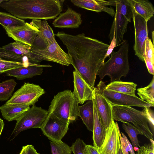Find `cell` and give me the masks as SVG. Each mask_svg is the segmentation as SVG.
<instances>
[{"label":"cell","mask_w":154,"mask_h":154,"mask_svg":"<svg viewBox=\"0 0 154 154\" xmlns=\"http://www.w3.org/2000/svg\"><path fill=\"white\" fill-rule=\"evenodd\" d=\"M55 35L66 47L75 70L94 88L98 72L104 63L109 45L86 36L84 33L75 35L60 32Z\"/></svg>","instance_id":"obj_1"},{"label":"cell","mask_w":154,"mask_h":154,"mask_svg":"<svg viewBox=\"0 0 154 154\" xmlns=\"http://www.w3.org/2000/svg\"><path fill=\"white\" fill-rule=\"evenodd\" d=\"M64 0H7L0 6L21 19L48 20L56 18L62 11Z\"/></svg>","instance_id":"obj_2"},{"label":"cell","mask_w":154,"mask_h":154,"mask_svg":"<svg viewBox=\"0 0 154 154\" xmlns=\"http://www.w3.org/2000/svg\"><path fill=\"white\" fill-rule=\"evenodd\" d=\"M120 45L117 51L112 52L109 59L99 69L97 75L101 80L108 75L110 78L111 82L120 80L122 77H125L128 73L130 66L128 41L124 40Z\"/></svg>","instance_id":"obj_3"},{"label":"cell","mask_w":154,"mask_h":154,"mask_svg":"<svg viewBox=\"0 0 154 154\" xmlns=\"http://www.w3.org/2000/svg\"><path fill=\"white\" fill-rule=\"evenodd\" d=\"M79 104L73 92L70 90H65L54 96L48 111L70 123L78 117Z\"/></svg>","instance_id":"obj_4"},{"label":"cell","mask_w":154,"mask_h":154,"mask_svg":"<svg viewBox=\"0 0 154 154\" xmlns=\"http://www.w3.org/2000/svg\"><path fill=\"white\" fill-rule=\"evenodd\" d=\"M113 119L123 123L131 122L140 135L153 140V134L149 123L142 111L130 106H112Z\"/></svg>","instance_id":"obj_5"},{"label":"cell","mask_w":154,"mask_h":154,"mask_svg":"<svg viewBox=\"0 0 154 154\" xmlns=\"http://www.w3.org/2000/svg\"><path fill=\"white\" fill-rule=\"evenodd\" d=\"M31 52L30 61L32 63L38 64L43 60L66 66L72 63L71 59L68 54L64 51L55 40L45 49L39 50L31 48Z\"/></svg>","instance_id":"obj_6"},{"label":"cell","mask_w":154,"mask_h":154,"mask_svg":"<svg viewBox=\"0 0 154 154\" xmlns=\"http://www.w3.org/2000/svg\"><path fill=\"white\" fill-rule=\"evenodd\" d=\"M48 110L35 105L25 112L17 122L11 134L14 137L21 132L32 128H41L48 114Z\"/></svg>","instance_id":"obj_7"},{"label":"cell","mask_w":154,"mask_h":154,"mask_svg":"<svg viewBox=\"0 0 154 154\" xmlns=\"http://www.w3.org/2000/svg\"><path fill=\"white\" fill-rule=\"evenodd\" d=\"M45 93L44 90L39 85L25 82L5 104L8 105L32 106Z\"/></svg>","instance_id":"obj_8"},{"label":"cell","mask_w":154,"mask_h":154,"mask_svg":"<svg viewBox=\"0 0 154 154\" xmlns=\"http://www.w3.org/2000/svg\"><path fill=\"white\" fill-rule=\"evenodd\" d=\"M106 85L100 81L97 88L100 93L110 103L112 106H115L145 107H154V106L144 101L136 96H133L125 94L107 90Z\"/></svg>","instance_id":"obj_9"},{"label":"cell","mask_w":154,"mask_h":154,"mask_svg":"<svg viewBox=\"0 0 154 154\" xmlns=\"http://www.w3.org/2000/svg\"><path fill=\"white\" fill-rule=\"evenodd\" d=\"M69 124L48 112L40 129L51 141L61 143L69 129Z\"/></svg>","instance_id":"obj_10"},{"label":"cell","mask_w":154,"mask_h":154,"mask_svg":"<svg viewBox=\"0 0 154 154\" xmlns=\"http://www.w3.org/2000/svg\"><path fill=\"white\" fill-rule=\"evenodd\" d=\"M133 20L134 25L135 41L133 46L135 55L144 62L145 41L148 37L147 22L136 13L134 9Z\"/></svg>","instance_id":"obj_11"},{"label":"cell","mask_w":154,"mask_h":154,"mask_svg":"<svg viewBox=\"0 0 154 154\" xmlns=\"http://www.w3.org/2000/svg\"><path fill=\"white\" fill-rule=\"evenodd\" d=\"M39 30L31 47L32 49L42 50L46 48L55 40V34L47 20H33L30 23Z\"/></svg>","instance_id":"obj_12"},{"label":"cell","mask_w":154,"mask_h":154,"mask_svg":"<svg viewBox=\"0 0 154 154\" xmlns=\"http://www.w3.org/2000/svg\"><path fill=\"white\" fill-rule=\"evenodd\" d=\"M93 99L94 100L101 123L106 130L114 121L112 106L97 88H94L93 90Z\"/></svg>","instance_id":"obj_13"},{"label":"cell","mask_w":154,"mask_h":154,"mask_svg":"<svg viewBox=\"0 0 154 154\" xmlns=\"http://www.w3.org/2000/svg\"><path fill=\"white\" fill-rule=\"evenodd\" d=\"M119 130L118 123L113 121L106 130V135L102 145L97 148L100 154H117L120 141Z\"/></svg>","instance_id":"obj_14"},{"label":"cell","mask_w":154,"mask_h":154,"mask_svg":"<svg viewBox=\"0 0 154 154\" xmlns=\"http://www.w3.org/2000/svg\"><path fill=\"white\" fill-rule=\"evenodd\" d=\"M6 31L8 36L16 42L31 47L39 30L30 23H26L22 27Z\"/></svg>","instance_id":"obj_15"},{"label":"cell","mask_w":154,"mask_h":154,"mask_svg":"<svg viewBox=\"0 0 154 154\" xmlns=\"http://www.w3.org/2000/svg\"><path fill=\"white\" fill-rule=\"evenodd\" d=\"M74 89L72 92L79 104L92 100L94 88L89 86L75 70L73 72Z\"/></svg>","instance_id":"obj_16"},{"label":"cell","mask_w":154,"mask_h":154,"mask_svg":"<svg viewBox=\"0 0 154 154\" xmlns=\"http://www.w3.org/2000/svg\"><path fill=\"white\" fill-rule=\"evenodd\" d=\"M82 21L81 14L68 6L66 11L60 14L52 24L57 28L76 29L79 27Z\"/></svg>","instance_id":"obj_17"},{"label":"cell","mask_w":154,"mask_h":154,"mask_svg":"<svg viewBox=\"0 0 154 154\" xmlns=\"http://www.w3.org/2000/svg\"><path fill=\"white\" fill-rule=\"evenodd\" d=\"M114 20L108 35L110 43L113 36L116 42V46L121 45L124 41L125 34L127 31V26L129 21L123 15L116 10L114 17Z\"/></svg>","instance_id":"obj_18"},{"label":"cell","mask_w":154,"mask_h":154,"mask_svg":"<svg viewBox=\"0 0 154 154\" xmlns=\"http://www.w3.org/2000/svg\"><path fill=\"white\" fill-rule=\"evenodd\" d=\"M51 66L49 65H42L32 63L27 66L11 69L3 74L5 75L15 77L18 80H22L41 75L43 72V67Z\"/></svg>","instance_id":"obj_19"},{"label":"cell","mask_w":154,"mask_h":154,"mask_svg":"<svg viewBox=\"0 0 154 154\" xmlns=\"http://www.w3.org/2000/svg\"><path fill=\"white\" fill-rule=\"evenodd\" d=\"M75 5L87 10L97 12H104L114 17L115 11L111 7H108V1L103 0H72Z\"/></svg>","instance_id":"obj_20"},{"label":"cell","mask_w":154,"mask_h":154,"mask_svg":"<svg viewBox=\"0 0 154 154\" xmlns=\"http://www.w3.org/2000/svg\"><path fill=\"white\" fill-rule=\"evenodd\" d=\"M94 112V123L92 138L93 146L98 148L102 145L105 139L106 130L102 125L97 112L94 100L92 99Z\"/></svg>","instance_id":"obj_21"},{"label":"cell","mask_w":154,"mask_h":154,"mask_svg":"<svg viewBox=\"0 0 154 154\" xmlns=\"http://www.w3.org/2000/svg\"><path fill=\"white\" fill-rule=\"evenodd\" d=\"M30 108L29 106L8 105L4 104L0 106V111L3 118L8 121H17Z\"/></svg>","instance_id":"obj_22"},{"label":"cell","mask_w":154,"mask_h":154,"mask_svg":"<svg viewBox=\"0 0 154 154\" xmlns=\"http://www.w3.org/2000/svg\"><path fill=\"white\" fill-rule=\"evenodd\" d=\"M78 116L82 119L87 129L93 132L94 112L92 100H88L85 104L82 106H79Z\"/></svg>","instance_id":"obj_23"},{"label":"cell","mask_w":154,"mask_h":154,"mask_svg":"<svg viewBox=\"0 0 154 154\" xmlns=\"http://www.w3.org/2000/svg\"><path fill=\"white\" fill-rule=\"evenodd\" d=\"M135 12L147 22L153 16L154 9L152 4L147 0H131Z\"/></svg>","instance_id":"obj_24"},{"label":"cell","mask_w":154,"mask_h":154,"mask_svg":"<svg viewBox=\"0 0 154 154\" xmlns=\"http://www.w3.org/2000/svg\"><path fill=\"white\" fill-rule=\"evenodd\" d=\"M137 85L132 82H127L121 80L116 81L106 85V90L135 96V92Z\"/></svg>","instance_id":"obj_25"},{"label":"cell","mask_w":154,"mask_h":154,"mask_svg":"<svg viewBox=\"0 0 154 154\" xmlns=\"http://www.w3.org/2000/svg\"><path fill=\"white\" fill-rule=\"evenodd\" d=\"M108 6L116 7V10L124 16L129 22L133 17L134 8L131 0H108Z\"/></svg>","instance_id":"obj_26"},{"label":"cell","mask_w":154,"mask_h":154,"mask_svg":"<svg viewBox=\"0 0 154 154\" xmlns=\"http://www.w3.org/2000/svg\"><path fill=\"white\" fill-rule=\"evenodd\" d=\"M25 21L8 13L0 12V24L5 31L20 27L25 24Z\"/></svg>","instance_id":"obj_27"},{"label":"cell","mask_w":154,"mask_h":154,"mask_svg":"<svg viewBox=\"0 0 154 154\" xmlns=\"http://www.w3.org/2000/svg\"><path fill=\"white\" fill-rule=\"evenodd\" d=\"M4 50L18 56L27 58L30 61L31 58V47L20 42L9 43L2 47Z\"/></svg>","instance_id":"obj_28"},{"label":"cell","mask_w":154,"mask_h":154,"mask_svg":"<svg viewBox=\"0 0 154 154\" xmlns=\"http://www.w3.org/2000/svg\"><path fill=\"white\" fill-rule=\"evenodd\" d=\"M17 84L13 79L6 80L0 83V101L11 98Z\"/></svg>","instance_id":"obj_29"},{"label":"cell","mask_w":154,"mask_h":154,"mask_svg":"<svg viewBox=\"0 0 154 154\" xmlns=\"http://www.w3.org/2000/svg\"><path fill=\"white\" fill-rule=\"evenodd\" d=\"M137 94L142 100L153 106L154 104V77L146 86L137 89Z\"/></svg>","instance_id":"obj_30"},{"label":"cell","mask_w":154,"mask_h":154,"mask_svg":"<svg viewBox=\"0 0 154 154\" xmlns=\"http://www.w3.org/2000/svg\"><path fill=\"white\" fill-rule=\"evenodd\" d=\"M123 129L129 136L132 144L134 150L137 152L140 147L138 139V135L140 134L136 129L129 123L122 125Z\"/></svg>","instance_id":"obj_31"},{"label":"cell","mask_w":154,"mask_h":154,"mask_svg":"<svg viewBox=\"0 0 154 154\" xmlns=\"http://www.w3.org/2000/svg\"><path fill=\"white\" fill-rule=\"evenodd\" d=\"M32 63L28 62H19L9 61L0 58V74L11 69L27 66Z\"/></svg>","instance_id":"obj_32"},{"label":"cell","mask_w":154,"mask_h":154,"mask_svg":"<svg viewBox=\"0 0 154 154\" xmlns=\"http://www.w3.org/2000/svg\"><path fill=\"white\" fill-rule=\"evenodd\" d=\"M52 154H71V147L64 142L58 143L52 141L50 142Z\"/></svg>","instance_id":"obj_33"},{"label":"cell","mask_w":154,"mask_h":154,"mask_svg":"<svg viewBox=\"0 0 154 154\" xmlns=\"http://www.w3.org/2000/svg\"><path fill=\"white\" fill-rule=\"evenodd\" d=\"M121 146L123 154H135L133 146L127 137L122 132L119 130Z\"/></svg>","instance_id":"obj_34"},{"label":"cell","mask_w":154,"mask_h":154,"mask_svg":"<svg viewBox=\"0 0 154 154\" xmlns=\"http://www.w3.org/2000/svg\"><path fill=\"white\" fill-rule=\"evenodd\" d=\"M144 57L154 63V44L149 37L145 41Z\"/></svg>","instance_id":"obj_35"},{"label":"cell","mask_w":154,"mask_h":154,"mask_svg":"<svg viewBox=\"0 0 154 154\" xmlns=\"http://www.w3.org/2000/svg\"><path fill=\"white\" fill-rule=\"evenodd\" d=\"M0 58L5 60L19 62H23V57L13 54L0 48Z\"/></svg>","instance_id":"obj_36"},{"label":"cell","mask_w":154,"mask_h":154,"mask_svg":"<svg viewBox=\"0 0 154 154\" xmlns=\"http://www.w3.org/2000/svg\"><path fill=\"white\" fill-rule=\"evenodd\" d=\"M86 145L83 140L78 138L71 147L72 151L73 154H85L84 148Z\"/></svg>","instance_id":"obj_37"},{"label":"cell","mask_w":154,"mask_h":154,"mask_svg":"<svg viewBox=\"0 0 154 154\" xmlns=\"http://www.w3.org/2000/svg\"><path fill=\"white\" fill-rule=\"evenodd\" d=\"M142 111L144 116L148 120L150 128L154 129V112L149 107L143 108Z\"/></svg>","instance_id":"obj_38"},{"label":"cell","mask_w":154,"mask_h":154,"mask_svg":"<svg viewBox=\"0 0 154 154\" xmlns=\"http://www.w3.org/2000/svg\"><path fill=\"white\" fill-rule=\"evenodd\" d=\"M150 143L140 146L139 149L143 154H154V142L153 140H149Z\"/></svg>","instance_id":"obj_39"},{"label":"cell","mask_w":154,"mask_h":154,"mask_svg":"<svg viewBox=\"0 0 154 154\" xmlns=\"http://www.w3.org/2000/svg\"><path fill=\"white\" fill-rule=\"evenodd\" d=\"M85 154H100L97 148L90 145L86 144L84 148Z\"/></svg>","instance_id":"obj_40"},{"label":"cell","mask_w":154,"mask_h":154,"mask_svg":"<svg viewBox=\"0 0 154 154\" xmlns=\"http://www.w3.org/2000/svg\"><path fill=\"white\" fill-rule=\"evenodd\" d=\"M116 47V40L115 37L113 36L110 42V45H109L108 47L107 51L104 58V60L107 57H109L112 52L113 51V50L114 48Z\"/></svg>","instance_id":"obj_41"},{"label":"cell","mask_w":154,"mask_h":154,"mask_svg":"<svg viewBox=\"0 0 154 154\" xmlns=\"http://www.w3.org/2000/svg\"><path fill=\"white\" fill-rule=\"evenodd\" d=\"M144 60L149 73L152 75H154V63L145 57L144 58Z\"/></svg>","instance_id":"obj_42"},{"label":"cell","mask_w":154,"mask_h":154,"mask_svg":"<svg viewBox=\"0 0 154 154\" xmlns=\"http://www.w3.org/2000/svg\"><path fill=\"white\" fill-rule=\"evenodd\" d=\"M26 146L25 154H40L38 153L32 145H28Z\"/></svg>","instance_id":"obj_43"},{"label":"cell","mask_w":154,"mask_h":154,"mask_svg":"<svg viewBox=\"0 0 154 154\" xmlns=\"http://www.w3.org/2000/svg\"><path fill=\"white\" fill-rule=\"evenodd\" d=\"M5 125L3 121L0 118V136Z\"/></svg>","instance_id":"obj_44"},{"label":"cell","mask_w":154,"mask_h":154,"mask_svg":"<svg viewBox=\"0 0 154 154\" xmlns=\"http://www.w3.org/2000/svg\"><path fill=\"white\" fill-rule=\"evenodd\" d=\"M117 154H123L121 146L120 140L118 144Z\"/></svg>","instance_id":"obj_45"},{"label":"cell","mask_w":154,"mask_h":154,"mask_svg":"<svg viewBox=\"0 0 154 154\" xmlns=\"http://www.w3.org/2000/svg\"><path fill=\"white\" fill-rule=\"evenodd\" d=\"M26 146H23L19 154H25Z\"/></svg>","instance_id":"obj_46"},{"label":"cell","mask_w":154,"mask_h":154,"mask_svg":"<svg viewBox=\"0 0 154 154\" xmlns=\"http://www.w3.org/2000/svg\"><path fill=\"white\" fill-rule=\"evenodd\" d=\"M152 43L153 44H154V40H153V39H154V38H153V36H154V31H153L152 32Z\"/></svg>","instance_id":"obj_47"},{"label":"cell","mask_w":154,"mask_h":154,"mask_svg":"<svg viewBox=\"0 0 154 154\" xmlns=\"http://www.w3.org/2000/svg\"><path fill=\"white\" fill-rule=\"evenodd\" d=\"M6 0H0V6L1 3L5 2Z\"/></svg>","instance_id":"obj_48"}]
</instances>
